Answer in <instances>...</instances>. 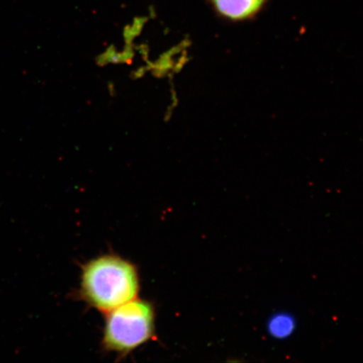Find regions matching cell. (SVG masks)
Listing matches in <instances>:
<instances>
[{"label": "cell", "mask_w": 363, "mask_h": 363, "mask_svg": "<svg viewBox=\"0 0 363 363\" xmlns=\"http://www.w3.org/2000/svg\"><path fill=\"white\" fill-rule=\"evenodd\" d=\"M138 290L135 266L119 257H98L87 263L82 272V298L102 312H110L133 301Z\"/></svg>", "instance_id": "6da1fadb"}, {"label": "cell", "mask_w": 363, "mask_h": 363, "mask_svg": "<svg viewBox=\"0 0 363 363\" xmlns=\"http://www.w3.org/2000/svg\"><path fill=\"white\" fill-rule=\"evenodd\" d=\"M151 303L133 299L108 312L103 343L108 351L129 353L151 338L154 333Z\"/></svg>", "instance_id": "7a4b0ae2"}, {"label": "cell", "mask_w": 363, "mask_h": 363, "mask_svg": "<svg viewBox=\"0 0 363 363\" xmlns=\"http://www.w3.org/2000/svg\"><path fill=\"white\" fill-rule=\"evenodd\" d=\"M297 319L292 313L279 311L272 313L266 321V331L272 339L285 340L292 337L297 330Z\"/></svg>", "instance_id": "277c9868"}, {"label": "cell", "mask_w": 363, "mask_h": 363, "mask_svg": "<svg viewBox=\"0 0 363 363\" xmlns=\"http://www.w3.org/2000/svg\"><path fill=\"white\" fill-rule=\"evenodd\" d=\"M267 0H211L222 16L235 21L252 19L262 10Z\"/></svg>", "instance_id": "3957f363"}]
</instances>
